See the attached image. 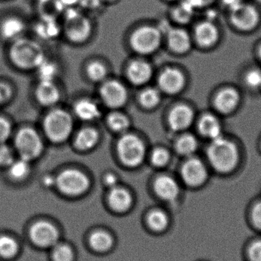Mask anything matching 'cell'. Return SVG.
Instances as JSON below:
<instances>
[{
  "label": "cell",
  "instance_id": "obj_1",
  "mask_svg": "<svg viewBox=\"0 0 261 261\" xmlns=\"http://www.w3.org/2000/svg\"><path fill=\"white\" fill-rule=\"evenodd\" d=\"M62 30L69 41L81 44L92 35L93 22L90 15L76 7L71 8L64 10Z\"/></svg>",
  "mask_w": 261,
  "mask_h": 261
},
{
  "label": "cell",
  "instance_id": "obj_2",
  "mask_svg": "<svg viewBox=\"0 0 261 261\" xmlns=\"http://www.w3.org/2000/svg\"><path fill=\"white\" fill-rule=\"evenodd\" d=\"M208 156L212 165L218 171H231L239 162V150L234 143L222 136L213 140L208 149Z\"/></svg>",
  "mask_w": 261,
  "mask_h": 261
},
{
  "label": "cell",
  "instance_id": "obj_3",
  "mask_svg": "<svg viewBox=\"0 0 261 261\" xmlns=\"http://www.w3.org/2000/svg\"><path fill=\"white\" fill-rule=\"evenodd\" d=\"M9 54L13 64L24 70L37 68L45 59L44 51L39 44L23 38L15 40Z\"/></svg>",
  "mask_w": 261,
  "mask_h": 261
},
{
  "label": "cell",
  "instance_id": "obj_4",
  "mask_svg": "<svg viewBox=\"0 0 261 261\" xmlns=\"http://www.w3.org/2000/svg\"><path fill=\"white\" fill-rule=\"evenodd\" d=\"M163 32L153 24H141L130 34V44L135 51L141 55L153 53L161 45Z\"/></svg>",
  "mask_w": 261,
  "mask_h": 261
},
{
  "label": "cell",
  "instance_id": "obj_5",
  "mask_svg": "<svg viewBox=\"0 0 261 261\" xmlns=\"http://www.w3.org/2000/svg\"><path fill=\"white\" fill-rule=\"evenodd\" d=\"M44 128L49 139L54 142H62L71 133L73 120L67 112L61 110H53L44 119Z\"/></svg>",
  "mask_w": 261,
  "mask_h": 261
},
{
  "label": "cell",
  "instance_id": "obj_6",
  "mask_svg": "<svg viewBox=\"0 0 261 261\" xmlns=\"http://www.w3.org/2000/svg\"><path fill=\"white\" fill-rule=\"evenodd\" d=\"M17 151L22 159L33 161L43 151V143L36 130L31 128H24L17 133L15 138Z\"/></svg>",
  "mask_w": 261,
  "mask_h": 261
},
{
  "label": "cell",
  "instance_id": "obj_7",
  "mask_svg": "<svg viewBox=\"0 0 261 261\" xmlns=\"http://www.w3.org/2000/svg\"><path fill=\"white\" fill-rule=\"evenodd\" d=\"M31 243L40 248L55 246L59 240V232L54 224L48 221L38 220L32 222L28 230Z\"/></svg>",
  "mask_w": 261,
  "mask_h": 261
},
{
  "label": "cell",
  "instance_id": "obj_8",
  "mask_svg": "<svg viewBox=\"0 0 261 261\" xmlns=\"http://www.w3.org/2000/svg\"><path fill=\"white\" fill-rule=\"evenodd\" d=\"M118 153L121 161L128 167H137L142 163L145 147L136 135H125L118 143Z\"/></svg>",
  "mask_w": 261,
  "mask_h": 261
},
{
  "label": "cell",
  "instance_id": "obj_9",
  "mask_svg": "<svg viewBox=\"0 0 261 261\" xmlns=\"http://www.w3.org/2000/svg\"><path fill=\"white\" fill-rule=\"evenodd\" d=\"M57 186L64 194L79 196L87 191L90 187V180L82 172L70 169L58 175Z\"/></svg>",
  "mask_w": 261,
  "mask_h": 261
},
{
  "label": "cell",
  "instance_id": "obj_10",
  "mask_svg": "<svg viewBox=\"0 0 261 261\" xmlns=\"http://www.w3.org/2000/svg\"><path fill=\"white\" fill-rule=\"evenodd\" d=\"M231 10V21L240 30H252L258 24V12L252 6L241 3Z\"/></svg>",
  "mask_w": 261,
  "mask_h": 261
},
{
  "label": "cell",
  "instance_id": "obj_11",
  "mask_svg": "<svg viewBox=\"0 0 261 261\" xmlns=\"http://www.w3.org/2000/svg\"><path fill=\"white\" fill-rule=\"evenodd\" d=\"M101 96L108 107L118 108L126 102L128 93L126 89L118 81L106 83L100 90Z\"/></svg>",
  "mask_w": 261,
  "mask_h": 261
},
{
  "label": "cell",
  "instance_id": "obj_12",
  "mask_svg": "<svg viewBox=\"0 0 261 261\" xmlns=\"http://www.w3.org/2000/svg\"><path fill=\"white\" fill-rule=\"evenodd\" d=\"M182 176L188 185L196 187L203 184L206 179V168L200 160L191 158L184 164Z\"/></svg>",
  "mask_w": 261,
  "mask_h": 261
},
{
  "label": "cell",
  "instance_id": "obj_13",
  "mask_svg": "<svg viewBox=\"0 0 261 261\" xmlns=\"http://www.w3.org/2000/svg\"><path fill=\"white\" fill-rule=\"evenodd\" d=\"M169 47L176 53H185L191 47V38L187 30L180 27L170 28L167 31Z\"/></svg>",
  "mask_w": 261,
  "mask_h": 261
},
{
  "label": "cell",
  "instance_id": "obj_14",
  "mask_svg": "<svg viewBox=\"0 0 261 261\" xmlns=\"http://www.w3.org/2000/svg\"><path fill=\"white\" fill-rule=\"evenodd\" d=\"M21 252V244L18 238L11 233H0V260H15Z\"/></svg>",
  "mask_w": 261,
  "mask_h": 261
},
{
  "label": "cell",
  "instance_id": "obj_15",
  "mask_svg": "<svg viewBox=\"0 0 261 261\" xmlns=\"http://www.w3.org/2000/svg\"><path fill=\"white\" fill-rule=\"evenodd\" d=\"M185 84L184 75L179 70L168 68L161 73L159 85L163 90L168 93H176L180 91Z\"/></svg>",
  "mask_w": 261,
  "mask_h": 261
},
{
  "label": "cell",
  "instance_id": "obj_16",
  "mask_svg": "<svg viewBox=\"0 0 261 261\" xmlns=\"http://www.w3.org/2000/svg\"><path fill=\"white\" fill-rule=\"evenodd\" d=\"M194 36L199 45L208 47L216 44L219 39V32L213 23L203 21L195 28Z\"/></svg>",
  "mask_w": 261,
  "mask_h": 261
},
{
  "label": "cell",
  "instance_id": "obj_17",
  "mask_svg": "<svg viewBox=\"0 0 261 261\" xmlns=\"http://www.w3.org/2000/svg\"><path fill=\"white\" fill-rule=\"evenodd\" d=\"M193 119V113L191 109L186 105H179L170 112L169 123L173 130H182L191 125Z\"/></svg>",
  "mask_w": 261,
  "mask_h": 261
},
{
  "label": "cell",
  "instance_id": "obj_18",
  "mask_svg": "<svg viewBox=\"0 0 261 261\" xmlns=\"http://www.w3.org/2000/svg\"><path fill=\"white\" fill-rule=\"evenodd\" d=\"M154 190L156 194L167 201H173L179 194V187L173 178L167 176L158 177L155 180Z\"/></svg>",
  "mask_w": 261,
  "mask_h": 261
},
{
  "label": "cell",
  "instance_id": "obj_19",
  "mask_svg": "<svg viewBox=\"0 0 261 261\" xmlns=\"http://www.w3.org/2000/svg\"><path fill=\"white\" fill-rule=\"evenodd\" d=\"M36 97L43 106H52L60 99V92L53 81H41L36 90Z\"/></svg>",
  "mask_w": 261,
  "mask_h": 261
},
{
  "label": "cell",
  "instance_id": "obj_20",
  "mask_svg": "<svg viewBox=\"0 0 261 261\" xmlns=\"http://www.w3.org/2000/svg\"><path fill=\"white\" fill-rule=\"evenodd\" d=\"M240 97L239 93L232 88H227L222 90L216 96L215 104L216 107L224 113H230L239 105Z\"/></svg>",
  "mask_w": 261,
  "mask_h": 261
},
{
  "label": "cell",
  "instance_id": "obj_21",
  "mask_svg": "<svg viewBox=\"0 0 261 261\" xmlns=\"http://www.w3.org/2000/svg\"><path fill=\"white\" fill-rule=\"evenodd\" d=\"M152 69L150 64L143 61H135L130 63L128 69V76L134 84H145L151 77Z\"/></svg>",
  "mask_w": 261,
  "mask_h": 261
},
{
  "label": "cell",
  "instance_id": "obj_22",
  "mask_svg": "<svg viewBox=\"0 0 261 261\" xmlns=\"http://www.w3.org/2000/svg\"><path fill=\"white\" fill-rule=\"evenodd\" d=\"M24 24L17 18H9L4 20L0 26V34L6 40H15L20 38L24 32Z\"/></svg>",
  "mask_w": 261,
  "mask_h": 261
},
{
  "label": "cell",
  "instance_id": "obj_23",
  "mask_svg": "<svg viewBox=\"0 0 261 261\" xmlns=\"http://www.w3.org/2000/svg\"><path fill=\"white\" fill-rule=\"evenodd\" d=\"M132 196L127 190L114 187L110 192L109 202L113 210L118 212H124L132 205Z\"/></svg>",
  "mask_w": 261,
  "mask_h": 261
},
{
  "label": "cell",
  "instance_id": "obj_24",
  "mask_svg": "<svg viewBox=\"0 0 261 261\" xmlns=\"http://www.w3.org/2000/svg\"><path fill=\"white\" fill-rule=\"evenodd\" d=\"M199 129L204 136L214 140L221 136L222 127L217 118L213 115H205L199 121Z\"/></svg>",
  "mask_w": 261,
  "mask_h": 261
},
{
  "label": "cell",
  "instance_id": "obj_25",
  "mask_svg": "<svg viewBox=\"0 0 261 261\" xmlns=\"http://www.w3.org/2000/svg\"><path fill=\"white\" fill-rule=\"evenodd\" d=\"M74 110L80 119L86 121L97 119L100 115V110L97 104L90 99L79 101L75 106Z\"/></svg>",
  "mask_w": 261,
  "mask_h": 261
},
{
  "label": "cell",
  "instance_id": "obj_26",
  "mask_svg": "<svg viewBox=\"0 0 261 261\" xmlns=\"http://www.w3.org/2000/svg\"><path fill=\"white\" fill-rule=\"evenodd\" d=\"M171 11V18L173 21L177 23L178 25L187 24L191 21L195 12L193 9L187 2L182 1L174 3Z\"/></svg>",
  "mask_w": 261,
  "mask_h": 261
},
{
  "label": "cell",
  "instance_id": "obj_27",
  "mask_svg": "<svg viewBox=\"0 0 261 261\" xmlns=\"http://www.w3.org/2000/svg\"><path fill=\"white\" fill-rule=\"evenodd\" d=\"M99 134L94 128H86L80 130L75 141L76 147L81 150H88L97 144Z\"/></svg>",
  "mask_w": 261,
  "mask_h": 261
},
{
  "label": "cell",
  "instance_id": "obj_28",
  "mask_svg": "<svg viewBox=\"0 0 261 261\" xmlns=\"http://www.w3.org/2000/svg\"><path fill=\"white\" fill-rule=\"evenodd\" d=\"M90 243L92 248L99 252L108 251L113 245V239L110 234L103 231H98L90 236Z\"/></svg>",
  "mask_w": 261,
  "mask_h": 261
},
{
  "label": "cell",
  "instance_id": "obj_29",
  "mask_svg": "<svg viewBox=\"0 0 261 261\" xmlns=\"http://www.w3.org/2000/svg\"><path fill=\"white\" fill-rule=\"evenodd\" d=\"M30 161L20 158L18 161H14L9 167V173L11 177L20 180L24 179L30 173Z\"/></svg>",
  "mask_w": 261,
  "mask_h": 261
},
{
  "label": "cell",
  "instance_id": "obj_30",
  "mask_svg": "<svg viewBox=\"0 0 261 261\" xmlns=\"http://www.w3.org/2000/svg\"><path fill=\"white\" fill-rule=\"evenodd\" d=\"M197 148V141L192 135H185L179 138L176 149L181 154L190 155Z\"/></svg>",
  "mask_w": 261,
  "mask_h": 261
},
{
  "label": "cell",
  "instance_id": "obj_31",
  "mask_svg": "<svg viewBox=\"0 0 261 261\" xmlns=\"http://www.w3.org/2000/svg\"><path fill=\"white\" fill-rule=\"evenodd\" d=\"M147 221H148L147 222H148L149 226L156 231H163L165 229L167 224H168L167 215L159 210L152 212L149 215Z\"/></svg>",
  "mask_w": 261,
  "mask_h": 261
},
{
  "label": "cell",
  "instance_id": "obj_32",
  "mask_svg": "<svg viewBox=\"0 0 261 261\" xmlns=\"http://www.w3.org/2000/svg\"><path fill=\"white\" fill-rule=\"evenodd\" d=\"M51 248L54 261H73V251L67 245L57 243Z\"/></svg>",
  "mask_w": 261,
  "mask_h": 261
},
{
  "label": "cell",
  "instance_id": "obj_33",
  "mask_svg": "<svg viewBox=\"0 0 261 261\" xmlns=\"http://www.w3.org/2000/svg\"><path fill=\"white\" fill-rule=\"evenodd\" d=\"M108 123L112 129L116 132H123L129 127V120L126 116L121 113H115L108 118Z\"/></svg>",
  "mask_w": 261,
  "mask_h": 261
},
{
  "label": "cell",
  "instance_id": "obj_34",
  "mask_svg": "<svg viewBox=\"0 0 261 261\" xmlns=\"http://www.w3.org/2000/svg\"><path fill=\"white\" fill-rule=\"evenodd\" d=\"M38 76L41 81H53L57 73V68L55 64L45 59L38 66Z\"/></svg>",
  "mask_w": 261,
  "mask_h": 261
},
{
  "label": "cell",
  "instance_id": "obj_35",
  "mask_svg": "<svg viewBox=\"0 0 261 261\" xmlns=\"http://www.w3.org/2000/svg\"><path fill=\"white\" fill-rule=\"evenodd\" d=\"M160 94L155 89H146L141 93L140 101L146 108H153L160 102Z\"/></svg>",
  "mask_w": 261,
  "mask_h": 261
},
{
  "label": "cell",
  "instance_id": "obj_36",
  "mask_svg": "<svg viewBox=\"0 0 261 261\" xmlns=\"http://www.w3.org/2000/svg\"><path fill=\"white\" fill-rule=\"evenodd\" d=\"M87 73L90 79L95 81H99L103 79L107 75V69L102 63L94 61L89 64L87 67Z\"/></svg>",
  "mask_w": 261,
  "mask_h": 261
},
{
  "label": "cell",
  "instance_id": "obj_37",
  "mask_svg": "<svg viewBox=\"0 0 261 261\" xmlns=\"http://www.w3.org/2000/svg\"><path fill=\"white\" fill-rule=\"evenodd\" d=\"M105 3L102 0H80V9L85 12L87 15H90V13H96L105 6Z\"/></svg>",
  "mask_w": 261,
  "mask_h": 261
},
{
  "label": "cell",
  "instance_id": "obj_38",
  "mask_svg": "<svg viewBox=\"0 0 261 261\" xmlns=\"http://www.w3.org/2000/svg\"><path fill=\"white\" fill-rule=\"evenodd\" d=\"M46 23L44 24H41L38 29V32L40 36L42 38H55L59 33L60 29L58 25H54V24H50V21L53 19H49V18H45Z\"/></svg>",
  "mask_w": 261,
  "mask_h": 261
},
{
  "label": "cell",
  "instance_id": "obj_39",
  "mask_svg": "<svg viewBox=\"0 0 261 261\" xmlns=\"http://www.w3.org/2000/svg\"><path fill=\"white\" fill-rule=\"evenodd\" d=\"M15 161L12 149L9 146L6 145L4 143L0 144V166L8 167L12 164Z\"/></svg>",
  "mask_w": 261,
  "mask_h": 261
},
{
  "label": "cell",
  "instance_id": "obj_40",
  "mask_svg": "<svg viewBox=\"0 0 261 261\" xmlns=\"http://www.w3.org/2000/svg\"><path fill=\"white\" fill-rule=\"evenodd\" d=\"M169 160V153L163 148H158L151 155V161L156 167H163L165 165Z\"/></svg>",
  "mask_w": 261,
  "mask_h": 261
},
{
  "label": "cell",
  "instance_id": "obj_41",
  "mask_svg": "<svg viewBox=\"0 0 261 261\" xmlns=\"http://www.w3.org/2000/svg\"><path fill=\"white\" fill-rule=\"evenodd\" d=\"M250 261H261V239L254 241L248 248Z\"/></svg>",
  "mask_w": 261,
  "mask_h": 261
},
{
  "label": "cell",
  "instance_id": "obj_42",
  "mask_svg": "<svg viewBox=\"0 0 261 261\" xmlns=\"http://www.w3.org/2000/svg\"><path fill=\"white\" fill-rule=\"evenodd\" d=\"M12 128L10 122L3 117H0V143H4L10 138Z\"/></svg>",
  "mask_w": 261,
  "mask_h": 261
},
{
  "label": "cell",
  "instance_id": "obj_43",
  "mask_svg": "<svg viewBox=\"0 0 261 261\" xmlns=\"http://www.w3.org/2000/svg\"><path fill=\"white\" fill-rule=\"evenodd\" d=\"M246 81L250 87L258 88L261 87V70H253L248 73Z\"/></svg>",
  "mask_w": 261,
  "mask_h": 261
},
{
  "label": "cell",
  "instance_id": "obj_44",
  "mask_svg": "<svg viewBox=\"0 0 261 261\" xmlns=\"http://www.w3.org/2000/svg\"><path fill=\"white\" fill-rule=\"evenodd\" d=\"M251 222L257 229L261 230V201L254 205L251 212Z\"/></svg>",
  "mask_w": 261,
  "mask_h": 261
},
{
  "label": "cell",
  "instance_id": "obj_45",
  "mask_svg": "<svg viewBox=\"0 0 261 261\" xmlns=\"http://www.w3.org/2000/svg\"><path fill=\"white\" fill-rule=\"evenodd\" d=\"M187 2L193 9L205 7L211 4L214 0H184Z\"/></svg>",
  "mask_w": 261,
  "mask_h": 261
},
{
  "label": "cell",
  "instance_id": "obj_46",
  "mask_svg": "<svg viewBox=\"0 0 261 261\" xmlns=\"http://www.w3.org/2000/svg\"><path fill=\"white\" fill-rule=\"evenodd\" d=\"M10 96L11 90L8 87V86L4 85V84H0V104L3 103L5 101L9 99Z\"/></svg>",
  "mask_w": 261,
  "mask_h": 261
},
{
  "label": "cell",
  "instance_id": "obj_47",
  "mask_svg": "<svg viewBox=\"0 0 261 261\" xmlns=\"http://www.w3.org/2000/svg\"><path fill=\"white\" fill-rule=\"evenodd\" d=\"M60 4L66 9H71V8H76L79 5L80 0H58Z\"/></svg>",
  "mask_w": 261,
  "mask_h": 261
},
{
  "label": "cell",
  "instance_id": "obj_48",
  "mask_svg": "<svg viewBox=\"0 0 261 261\" xmlns=\"http://www.w3.org/2000/svg\"><path fill=\"white\" fill-rule=\"evenodd\" d=\"M104 181H105L106 185L110 187H113V188H114L116 182H117V179H116V176L113 174L107 175V176H105Z\"/></svg>",
  "mask_w": 261,
  "mask_h": 261
},
{
  "label": "cell",
  "instance_id": "obj_49",
  "mask_svg": "<svg viewBox=\"0 0 261 261\" xmlns=\"http://www.w3.org/2000/svg\"><path fill=\"white\" fill-rule=\"evenodd\" d=\"M224 2L231 9H234V7L242 3V0H224Z\"/></svg>",
  "mask_w": 261,
  "mask_h": 261
},
{
  "label": "cell",
  "instance_id": "obj_50",
  "mask_svg": "<svg viewBox=\"0 0 261 261\" xmlns=\"http://www.w3.org/2000/svg\"><path fill=\"white\" fill-rule=\"evenodd\" d=\"M52 184H53V179H52L50 176H48V177H46L44 179V184L47 186H51Z\"/></svg>",
  "mask_w": 261,
  "mask_h": 261
},
{
  "label": "cell",
  "instance_id": "obj_51",
  "mask_svg": "<svg viewBox=\"0 0 261 261\" xmlns=\"http://www.w3.org/2000/svg\"><path fill=\"white\" fill-rule=\"evenodd\" d=\"M103 3H105V5L110 4V3H115V2L117 1V0H102Z\"/></svg>",
  "mask_w": 261,
  "mask_h": 261
},
{
  "label": "cell",
  "instance_id": "obj_52",
  "mask_svg": "<svg viewBox=\"0 0 261 261\" xmlns=\"http://www.w3.org/2000/svg\"><path fill=\"white\" fill-rule=\"evenodd\" d=\"M167 1L171 2V3H179V2L182 1V0H167Z\"/></svg>",
  "mask_w": 261,
  "mask_h": 261
},
{
  "label": "cell",
  "instance_id": "obj_53",
  "mask_svg": "<svg viewBox=\"0 0 261 261\" xmlns=\"http://www.w3.org/2000/svg\"><path fill=\"white\" fill-rule=\"evenodd\" d=\"M259 54H260V58H261V47H260V50H259Z\"/></svg>",
  "mask_w": 261,
  "mask_h": 261
}]
</instances>
